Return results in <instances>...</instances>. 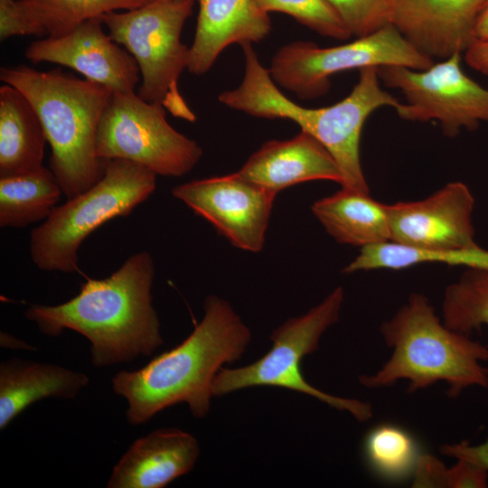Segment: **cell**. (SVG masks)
I'll use <instances>...</instances> for the list:
<instances>
[{"instance_id":"cell-1","label":"cell","mask_w":488,"mask_h":488,"mask_svg":"<svg viewBox=\"0 0 488 488\" xmlns=\"http://www.w3.org/2000/svg\"><path fill=\"white\" fill-rule=\"evenodd\" d=\"M155 273L150 253L139 251L109 277L87 279L69 301L32 305L24 316L45 335L59 336L69 329L86 337L96 368L130 362L164 343L152 304Z\"/></svg>"},{"instance_id":"cell-2","label":"cell","mask_w":488,"mask_h":488,"mask_svg":"<svg viewBox=\"0 0 488 488\" xmlns=\"http://www.w3.org/2000/svg\"><path fill=\"white\" fill-rule=\"evenodd\" d=\"M203 309L202 319L181 343L145 366L120 371L112 378L114 392L127 402L129 424H144L180 403H186L196 418L209 413L216 374L241 359L252 333L225 299L210 295Z\"/></svg>"},{"instance_id":"cell-3","label":"cell","mask_w":488,"mask_h":488,"mask_svg":"<svg viewBox=\"0 0 488 488\" xmlns=\"http://www.w3.org/2000/svg\"><path fill=\"white\" fill-rule=\"evenodd\" d=\"M245 57L239 85L218 99L226 107L253 117L289 119L320 141L334 158L343 176L342 187L370 192L361 163L363 125L378 108L401 102L382 89L376 67L359 70V80L341 101L324 108L302 107L283 94L260 62L251 43L241 45Z\"/></svg>"},{"instance_id":"cell-4","label":"cell","mask_w":488,"mask_h":488,"mask_svg":"<svg viewBox=\"0 0 488 488\" xmlns=\"http://www.w3.org/2000/svg\"><path fill=\"white\" fill-rule=\"evenodd\" d=\"M380 332L391 355L374 373L359 376L361 386L381 389L405 380L414 393L444 382L451 399L488 387V347L446 325L426 296L411 294Z\"/></svg>"},{"instance_id":"cell-5","label":"cell","mask_w":488,"mask_h":488,"mask_svg":"<svg viewBox=\"0 0 488 488\" xmlns=\"http://www.w3.org/2000/svg\"><path fill=\"white\" fill-rule=\"evenodd\" d=\"M0 80L36 110L52 149L50 169L67 200L96 184L107 163L96 154L97 132L112 91L60 69L40 71L25 65L1 68Z\"/></svg>"},{"instance_id":"cell-6","label":"cell","mask_w":488,"mask_h":488,"mask_svg":"<svg viewBox=\"0 0 488 488\" xmlns=\"http://www.w3.org/2000/svg\"><path fill=\"white\" fill-rule=\"evenodd\" d=\"M156 174L125 159L107 160L102 178L53 209L31 232L30 254L42 270L79 271L78 251L85 239L107 221L126 217L156 188Z\"/></svg>"},{"instance_id":"cell-7","label":"cell","mask_w":488,"mask_h":488,"mask_svg":"<svg viewBox=\"0 0 488 488\" xmlns=\"http://www.w3.org/2000/svg\"><path fill=\"white\" fill-rule=\"evenodd\" d=\"M194 3L151 0L100 16L111 39L136 61L141 76L137 95L189 122L196 117L181 95L178 82L189 61V47L181 42V33Z\"/></svg>"},{"instance_id":"cell-8","label":"cell","mask_w":488,"mask_h":488,"mask_svg":"<svg viewBox=\"0 0 488 488\" xmlns=\"http://www.w3.org/2000/svg\"><path fill=\"white\" fill-rule=\"evenodd\" d=\"M344 299L341 286L305 314L291 317L270 334V349L257 361L235 369L221 368L212 383V396L221 397L252 387H277L310 396L359 422L373 417L370 402L343 398L311 385L304 377L302 360L319 348L325 331L336 324Z\"/></svg>"},{"instance_id":"cell-9","label":"cell","mask_w":488,"mask_h":488,"mask_svg":"<svg viewBox=\"0 0 488 488\" xmlns=\"http://www.w3.org/2000/svg\"><path fill=\"white\" fill-rule=\"evenodd\" d=\"M434 60L418 51L389 23L367 36L345 44L320 47L295 41L280 47L267 69L273 81L301 99H314L331 88V77L368 67L403 66L426 70Z\"/></svg>"},{"instance_id":"cell-10","label":"cell","mask_w":488,"mask_h":488,"mask_svg":"<svg viewBox=\"0 0 488 488\" xmlns=\"http://www.w3.org/2000/svg\"><path fill=\"white\" fill-rule=\"evenodd\" d=\"M96 154L101 160L125 159L177 177L194 168L202 149L168 123L162 106L135 92H112L98 127Z\"/></svg>"},{"instance_id":"cell-11","label":"cell","mask_w":488,"mask_h":488,"mask_svg":"<svg viewBox=\"0 0 488 488\" xmlns=\"http://www.w3.org/2000/svg\"><path fill=\"white\" fill-rule=\"evenodd\" d=\"M462 53H455L426 70L403 66L378 67L384 86L399 89L406 99L396 109L403 120H436L446 136L488 122V87L468 77L461 67Z\"/></svg>"},{"instance_id":"cell-12","label":"cell","mask_w":488,"mask_h":488,"mask_svg":"<svg viewBox=\"0 0 488 488\" xmlns=\"http://www.w3.org/2000/svg\"><path fill=\"white\" fill-rule=\"evenodd\" d=\"M172 194L234 247L254 253L262 250L277 192L234 172L176 185Z\"/></svg>"},{"instance_id":"cell-13","label":"cell","mask_w":488,"mask_h":488,"mask_svg":"<svg viewBox=\"0 0 488 488\" xmlns=\"http://www.w3.org/2000/svg\"><path fill=\"white\" fill-rule=\"evenodd\" d=\"M474 198L462 182L423 200L388 205L390 241L423 250L474 247Z\"/></svg>"},{"instance_id":"cell-14","label":"cell","mask_w":488,"mask_h":488,"mask_svg":"<svg viewBox=\"0 0 488 488\" xmlns=\"http://www.w3.org/2000/svg\"><path fill=\"white\" fill-rule=\"evenodd\" d=\"M101 17L89 19L64 35L31 42L24 56L33 63L52 62L73 69L112 92H135L140 81L136 61L105 33Z\"/></svg>"},{"instance_id":"cell-15","label":"cell","mask_w":488,"mask_h":488,"mask_svg":"<svg viewBox=\"0 0 488 488\" xmlns=\"http://www.w3.org/2000/svg\"><path fill=\"white\" fill-rule=\"evenodd\" d=\"M391 23L420 52L434 59L464 53L474 41L488 0H391Z\"/></svg>"},{"instance_id":"cell-16","label":"cell","mask_w":488,"mask_h":488,"mask_svg":"<svg viewBox=\"0 0 488 488\" xmlns=\"http://www.w3.org/2000/svg\"><path fill=\"white\" fill-rule=\"evenodd\" d=\"M236 174L277 193L309 181L343 184L341 171L331 153L304 130L290 139L265 142Z\"/></svg>"},{"instance_id":"cell-17","label":"cell","mask_w":488,"mask_h":488,"mask_svg":"<svg viewBox=\"0 0 488 488\" xmlns=\"http://www.w3.org/2000/svg\"><path fill=\"white\" fill-rule=\"evenodd\" d=\"M201 448L190 433L156 429L136 439L114 466L108 488H163L192 470Z\"/></svg>"},{"instance_id":"cell-18","label":"cell","mask_w":488,"mask_h":488,"mask_svg":"<svg viewBox=\"0 0 488 488\" xmlns=\"http://www.w3.org/2000/svg\"><path fill=\"white\" fill-rule=\"evenodd\" d=\"M199 5L196 31L189 47L187 70L207 72L229 45L263 41L271 30L268 14L255 0H194Z\"/></svg>"},{"instance_id":"cell-19","label":"cell","mask_w":488,"mask_h":488,"mask_svg":"<svg viewBox=\"0 0 488 488\" xmlns=\"http://www.w3.org/2000/svg\"><path fill=\"white\" fill-rule=\"evenodd\" d=\"M89 384L86 374L56 364L12 358L0 363V429L33 403L72 399Z\"/></svg>"},{"instance_id":"cell-20","label":"cell","mask_w":488,"mask_h":488,"mask_svg":"<svg viewBox=\"0 0 488 488\" xmlns=\"http://www.w3.org/2000/svg\"><path fill=\"white\" fill-rule=\"evenodd\" d=\"M314 216L337 242L366 247L390 241L388 205L370 192L342 187L332 195L315 201Z\"/></svg>"},{"instance_id":"cell-21","label":"cell","mask_w":488,"mask_h":488,"mask_svg":"<svg viewBox=\"0 0 488 488\" xmlns=\"http://www.w3.org/2000/svg\"><path fill=\"white\" fill-rule=\"evenodd\" d=\"M48 143L42 123L28 99L16 88L0 87V178L43 167Z\"/></svg>"},{"instance_id":"cell-22","label":"cell","mask_w":488,"mask_h":488,"mask_svg":"<svg viewBox=\"0 0 488 488\" xmlns=\"http://www.w3.org/2000/svg\"><path fill=\"white\" fill-rule=\"evenodd\" d=\"M63 194L50 168L0 178V226L23 228L46 220Z\"/></svg>"},{"instance_id":"cell-23","label":"cell","mask_w":488,"mask_h":488,"mask_svg":"<svg viewBox=\"0 0 488 488\" xmlns=\"http://www.w3.org/2000/svg\"><path fill=\"white\" fill-rule=\"evenodd\" d=\"M423 263H442L488 270V250L478 245L465 249L423 250L386 241L361 248L359 255L343 267V272L352 274L377 269L399 270Z\"/></svg>"},{"instance_id":"cell-24","label":"cell","mask_w":488,"mask_h":488,"mask_svg":"<svg viewBox=\"0 0 488 488\" xmlns=\"http://www.w3.org/2000/svg\"><path fill=\"white\" fill-rule=\"evenodd\" d=\"M37 36L59 37L80 23L113 12L139 7L151 0H19Z\"/></svg>"},{"instance_id":"cell-25","label":"cell","mask_w":488,"mask_h":488,"mask_svg":"<svg viewBox=\"0 0 488 488\" xmlns=\"http://www.w3.org/2000/svg\"><path fill=\"white\" fill-rule=\"evenodd\" d=\"M442 320L449 328L469 334L488 327V270L467 268L448 285L442 301Z\"/></svg>"},{"instance_id":"cell-26","label":"cell","mask_w":488,"mask_h":488,"mask_svg":"<svg viewBox=\"0 0 488 488\" xmlns=\"http://www.w3.org/2000/svg\"><path fill=\"white\" fill-rule=\"evenodd\" d=\"M363 452L372 471L392 481L412 474L420 455L413 436L391 424L372 428L364 439Z\"/></svg>"},{"instance_id":"cell-27","label":"cell","mask_w":488,"mask_h":488,"mask_svg":"<svg viewBox=\"0 0 488 488\" xmlns=\"http://www.w3.org/2000/svg\"><path fill=\"white\" fill-rule=\"evenodd\" d=\"M264 13L279 12L291 15L315 33L348 40L352 34L327 0H255Z\"/></svg>"},{"instance_id":"cell-28","label":"cell","mask_w":488,"mask_h":488,"mask_svg":"<svg viewBox=\"0 0 488 488\" xmlns=\"http://www.w3.org/2000/svg\"><path fill=\"white\" fill-rule=\"evenodd\" d=\"M352 36L371 34L391 23V0H327Z\"/></svg>"},{"instance_id":"cell-29","label":"cell","mask_w":488,"mask_h":488,"mask_svg":"<svg viewBox=\"0 0 488 488\" xmlns=\"http://www.w3.org/2000/svg\"><path fill=\"white\" fill-rule=\"evenodd\" d=\"M20 35L37 36V32L19 0H0L1 41Z\"/></svg>"},{"instance_id":"cell-30","label":"cell","mask_w":488,"mask_h":488,"mask_svg":"<svg viewBox=\"0 0 488 488\" xmlns=\"http://www.w3.org/2000/svg\"><path fill=\"white\" fill-rule=\"evenodd\" d=\"M448 468L437 457L420 454L412 474V487L448 488Z\"/></svg>"},{"instance_id":"cell-31","label":"cell","mask_w":488,"mask_h":488,"mask_svg":"<svg viewBox=\"0 0 488 488\" xmlns=\"http://www.w3.org/2000/svg\"><path fill=\"white\" fill-rule=\"evenodd\" d=\"M487 481L486 470L465 460L448 468V488H484Z\"/></svg>"},{"instance_id":"cell-32","label":"cell","mask_w":488,"mask_h":488,"mask_svg":"<svg viewBox=\"0 0 488 488\" xmlns=\"http://www.w3.org/2000/svg\"><path fill=\"white\" fill-rule=\"evenodd\" d=\"M439 452L456 460L473 463L488 472V439L479 445H471L466 440L444 444L439 446Z\"/></svg>"},{"instance_id":"cell-33","label":"cell","mask_w":488,"mask_h":488,"mask_svg":"<svg viewBox=\"0 0 488 488\" xmlns=\"http://www.w3.org/2000/svg\"><path fill=\"white\" fill-rule=\"evenodd\" d=\"M464 53L466 64L488 80V40L474 41Z\"/></svg>"},{"instance_id":"cell-34","label":"cell","mask_w":488,"mask_h":488,"mask_svg":"<svg viewBox=\"0 0 488 488\" xmlns=\"http://www.w3.org/2000/svg\"><path fill=\"white\" fill-rule=\"evenodd\" d=\"M475 40H488V3L477 18L474 28V41Z\"/></svg>"},{"instance_id":"cell-35","label":"cell","mask_w":488,"mask_h":488,"mask_svg":"<svg viewBox=\"0 0 488 488\" xmlns=\"http://www.w3.org/2000/svg\"><path fill=\"white\" fill-rule=\"evenodd\" d=\"M0 345L3 348L9 349L34 350L32 345L5 332L0 333Z\"/></svg>"},{"instance_id":"cell-36","label":"cell","mask_w":488,"mask_h":488,"mask_svg":"<svg viewBox=\"0 0 488 488\" xmlns=\"http://www.w3.org/2000/svg\"><path fill=\"white\" fill-rule=\"evenodd\" d=\"M177 1H182V0H177Z\"/></svg>"}]
</instances>
